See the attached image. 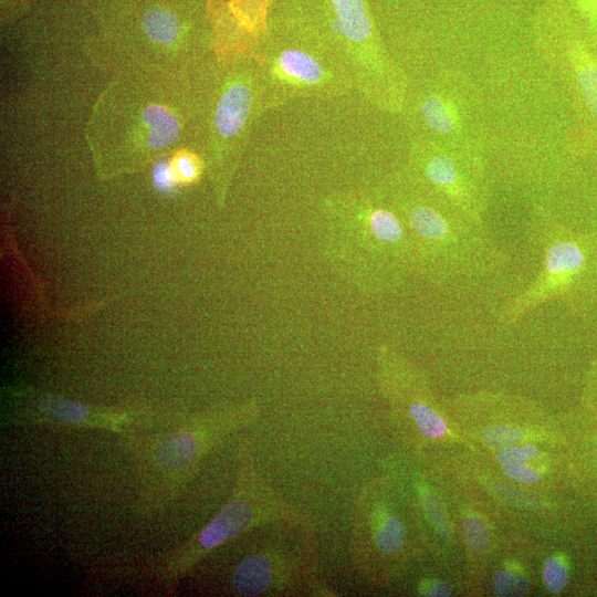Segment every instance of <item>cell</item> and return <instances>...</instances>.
<instances>
[{"instance_id": "cell-1", "label": "cell", "mask_w": 597, "mask_h": 597, "mask_svg": "<svg viewBox=\"0 0 597 597\" xmlns=\"http://www.w3.org/2000/svg\"><path fill=\"white\" fill-rule=\"evenodd\" d=\"M531 237L542 251L540 272L523 292L501 307L500 321L514 323L553 300L577 316L590 312L597 304V229L578 231L537 210Z\"/></svg>"}, {"instance_id": "cell-2", "label": "cell", "mask_w": 597, "mask_h": 597, "mask_svg": "<svg viewBox=\"0 0 597 597\" xmlns=\"http://www.w3.org/2000/svg\"><path fill=\"white\" fill-rule=\"evenodd\" d=\"M408 228L413 263H426L442 280L471 277L500 263L496 248L472 219L447 198L440 205L409 206Z\"/></svg>"}, {"instance_id": "cell-3", "label": "cell", "mask_w": 597, "mask_h": 597, "mask_svg": "<svg viewBox=\"0 0 597 597\" xmlns=\"http://www.w3.org/2000/svg\"><path fill=\"white\" fill-rule=\"evenodd\" d=\"M537 48L566 84L585 134L584 149L597 147V52L568 9L545 0L534 22Z\"/></svg>"}, {"instance_id": "cell-4", "label": "cell", "mask_w": 597, "mask_h": 597, "mask_svg": "<svg viewBox=\"0 0 597 597\" xmlns=\"http://www.w3.org/2000/svg\"><path fill=\"white\" fill-rule=\"evenodd\" d=\"M111 57L174 73L190 19L184 0H136L123 14L103 24Z\"/></svg>"}, {"instance_id": "cell-5", "label": "cell", "mask_w": 597, "mask_h": 597, "mask_svg": "<svg viewBox=\"0 0 597 597\" xmlns=\"http://www.w3.org/2000/svg\"><path fill=\"white\" fill-rule=\"evenodd\" d=\"M100 111L94 137L129 151L154 155L172 147L181 137V115L164 93H137L126 103L106 101Z\"/></svg>"}, {"instance_id": "cell-6", "label": "cell", "mask_w": 597, "mask_h": 597, "mask_svg": "<svg viewBox=\"0 0 597 597\" xmlns=\"http://www.w3.org/2000/svg\"><path fill=\"white\" fill-rule=\"evenodd\" d=\"M422 168L437 192L481 222L486 199L481 155L444 146L429 153Z\"/></svg>"}, {"instance_id": "cell-7", "label": "cell", "mask_w": 597, "mask_h": 597, "mask_svg": "<svg viewBox=\"0 0 597 597\" xmlns=\"http://www.w3.org/2000/svg\"><path fill=\"white\" fill-rule=\"evenodd\" d=\"M476 111L471 91L459 78L451 90L433 92L420 104L426 126L444 139V146L480 155L481 126Z\"/></svg>"}, {"instance_id": "cell-8", "label": "cell", "mask_w": 597, "mask_h": 597, "mask_svg": "<svg viewBox=\"0 0 597 597\" xmlns=\"http://www.w3.org/2000/svg\"><path fill=\"white\" fill-rule=\"evenodd\" d=\"M252 106V93L248 85L232 83L220 95L214 113L213 126L222 138H232L243 128Z\"/></svg>"}, {"instance_id": "cell-9", "label": "cell", "mask_w": 597, "mask_h": 597, "mask_svg": "<svg viewBox=\"0 0 597 597\" xmlns=\"http://www.w3.org/2000/svg\"><path fill=\"white\" fill-rule=\"evenodd\" d=\"M254 517L251 503L235 499L227 504L199 536L205 548H212L243 531Z\"/></svg>"}, {"instance_id": "cell-10", "label": "cell", "mask_w": 597, "mask_h": 597, "mask_svg": "<svg viewBox=\"0 0 597 597\" xmlns=\"http://www.w3.org/2000/svg\"><path fill=\"white\" fill-rule=\"evenodd\" d=\"M272 582V567L268 558L253 556L239 564L232 577L234 589L245 596L264 593Z\"/></svg>"}, {"instance_id": "cell-11", "label": "cell", "mask_w": 597, "mask_h": 597, "mask_svg": "<svg viewBox=\"0 0 597 597\" xmlns=\"http://www.w3.org/2000/svg\"><path fill=\"white\" fill-rule=\"evenodd\" d=\"M198 443L188 432L166 437L156 448L155 458L159 467L176 471L187 467L196 457Z\"/></svg>"}, {"instance_id": "cell-12", "label": "cell", "mask_w": 597, "mask_h": 597, "mask_svg": "<svg viewBox=\"0 0 597 597\" xmlns=\"http://www.w3.org/2000/svg\"><path fill=\"white\" fill-rule=\"evenodd\" d=\"M344 35L364 42L371 35V22L363 0H332Z\"/></svg>"}, {"instance_id": "cell-13", "label": "cell", "mask_w": 597, "mask_h": 597, "mask_svg": "<svg viewBox=\"0 0 597 597\" xmlns=\"http://www.w3.org/2000/svg\"><path fill=\"white\" fill-rule=\"evenodd\" d=\"M279 65L286 75L304 83H317L323 74L320 63L312 55L300 50L283 51Z\"/></svg>"}, {"instance_id": "cell-14", "label": "cell", "mask_w": 597, "mask_h": 597, "mask_svg": "<svg viewBox=\"0 0 597 597\" xmlns=\"http://www.w3.org/2000/svg\"><path fill=\"white\" fill-rule=\"evenodd\" d=\"M374 530L376 544L383 553L392 554L402 546L405 527L398 519L386 514L377 515Z\"/></svg>"}, {"instance_id": "cell-15", "label": "cell", "mask_w": 597, "mask_h": 597, "mask_svg": "<svg viewBox=\"0 0 597 597\" xmlns=\"http://www.w3.org/2000/svg\"><path fill=\"white\" fill-rule=\"evenodd\" d=\"M576 19L597 52V0H558Z\"/></svg>"}, {"instance_id": "cell-16", "label": "cell", "mask_w": 597, "mask_h": 597, "mask_svg": "<svg viewBox=\"0 0 597 597\" xmlns=\"http://www.w3.org/2000/svg\"><path fill=\"white\" fill-rule=\"evenodd\" d=\"M409 412L423 436L437 438L446 432L443 419L428 405L412 402Z\"/></svg>"}, {"instance_id": "cell-17", "label": "cell", "mask_w": 597, "mask_h": 597, "mask_svg": "<svg viewBox=\"0 0 597 597\" xmlns=\"http://www.w3.org/2000/svg\"><path fill=\"white\" fill-rule=\"evenodd\" d=\"M84 6L92 12L96 19L103 24L111 22L128 8L136 0H82Z\"/></svg>"}, {"instance_id": "cell-18", "label": "cell", "mask_w": 597, "mask_h": 597, "mask_svg": "<svg viewBox=\"0 0 597 597\" xmlns=\"http://www.w3.org/2000/svg\"><path fill=\"white\" fill-rule=\"evenodd\" d=\"M170 163L179 184L193 182L201 174V163L190 151L180 150L176 153Z\"/></svg>"}, {"instance_id": "cell-19", "label": "cell", "mask_w": 597, "mask_h": 597, "mask_svg": "<svg viewBox=\"0 0 597 597\" xmlns=\"http://www.w3.org/2000/svg\"><path fill=\"white\" fill-rule=\"evenodd\" d=\"M44 410L52 419L67 423L80 422L87 415L84 406L69 400H53L48 402Z\"/></svg>"}, {"instance_id": "cell-20", "label": "cell", "mask_w": 597, "mask_h": 597, "mask_svg": "<svg viewBox=\"0 0 597 597\" xmlns=\"http://www.w3.org/2000/svg\"><path fill=\"white\" fill-rule=\"evenodd\" d=\"M523 437L521 429L509 426H492L483 431L485 443L495 449H504L519 442Z\"/></svg>"}, {"instance_id": "cell-21", "label": "cell", "mask_w": 597, "mask_h": 597, "mask_svg": "<svg viewBox=\"0 0 597 597\" xmlns=\"http://www.w3.org/2000/svg\"><path fill=\"white\" fill-rule=\"evenodd\" d=\"M493 588L500 596H520L527 589V580L520 575L501 570L493 577Z\"/></svg>"}, {"instance_id": "cell-22", "label": "cell", "mask_w": 597, "mask_h": 597, "mask_svg": "<svg viewBox=\"0 0 597 597\" xmlns=\"http://www.w3.org/2000/svg\"><path fill=\"white\" fill-rule=\"evenodd\" d=\"M463 531L467 543L473 551L481 552L486 548L489 532L481 519L476 516L467 517Z\"/></svg>"}, {"instance_id": "cell-23", "label": "cell", "mask_w": 597, "mask_h": 597, "mask_svg": "<svg viewBox=\"0 0 597 597\" xmlns=\"http://www.w3.org/2000/svg\"><path fill=\"white\" fill-rule=\"evenodd\" d=\"M543 576L548 590L558 593L567 583V568L558 558L549 557L544 564Z\"/></svg>"}, {"instance_id": "cell-24", "label": "cell", "mask_w": 597, "mask_h": 597, "mask_svg": "<svg viewBox=\"0 0 597 597\" xmlns=\"http://www.w3.org/2000/svg\"><path fill=\"white\" fill-rule=\"evenodd\" d=\"M421 499L426 513L431 523L441 534L448 536L451 532V528L439 501L434 498L433 494L428 491L421 492Z\"/></svg>"}, {"instance_id": "cell-25", "label": "cell", "mask_w": 597, "mask_h": 597, "mask_svg": "<svg viewBox=\"0 0 597 597\" xmlns=\"http://www.w3.org/2000/svg\"><path fill=\"white\" fill-rule=\"evenodd\" d=\"M153 181L157 190L161 192H171L179 185L170 160L157 163L153 170Z\"/></svg>"}, {"instance_id": "cell-26", "label": "cell", "mask_w": 597, "mask_h": 597, "mask_svg": "<svg viewBox=\"0 0 597 597\" xmlns=\"http://www.w3.org/2000/svg\"><path fill=\"white\" fill-rule=\"evenodd\" d=\"M537 449L532 444L526 446H511L502 449L498 459L502 465L515 462H526L530 459H533L537 455Z\"/></svg>"}, {"instance_id": "cell-27", "label": "cell", "mask_w": 597, "mask_h": 597, "mask_svg": "<svg viewBox=\"0 0 597 597\" xmlns=\"http://www.w3.org/2000/svg\"><path fill=\"white\" fill-rule=\"evenodd\" d=\"M504 473L523 483H534L540 479L537 472L528 468L525 462H515L503 465Z\"/></svg>"}, {"instance_id": "cell-28", "label": "cell", "mask_w": 597, "mask_h": 597, "mask_svg": "<svg viewBox=\"0 0 597 597\" xmlns=\"http://www.w3.org/2000/svg\"><path fill=\"white\" fill-rule=\"evenodd\" d=\"M451 591L450 585L441 580H427L420 585V593L426 596H449Z\"/></svg>"}, {"instance_id": "cell-29", "label": "cell", "mask_w": 597, "mask_h": 597, "mask_svg": "<svg viewBox=\"0 0 597 597\" xmlns=\"http://www.w3.org/2000/svg\"><path fill=\"white\" fill-rule=\"evenodd\" d=\"M33 0H1L2 13L15 15L28 7Z\"/></svg>"}, {"instance_id": "cell-30", "label": "cell", "mask_w": 597, "mask_h": 597, "mask_svg": "<svg viewBox=\"0 0 597 597\" xmlns=\"http://www.w3.org/2000/svg\"><path fill=\"white\" fill-rule=\"evenodd\" d=\"M588 155H591L593 157H595V160H596V164H597V147L593 148Z\"/></svg>"}]
</instances>
